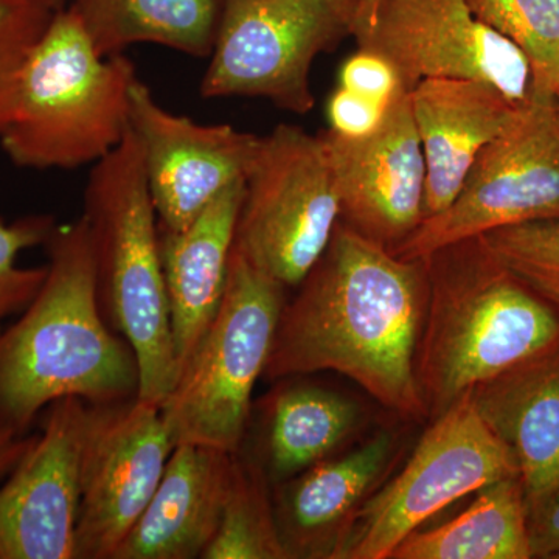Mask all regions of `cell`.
<instances>
[{
	"label": "cell",
	"mask_w": 559,
	"mask_h": 559,
	"mask_svg": "<svg viewBox=\"0 0 559 559\" xmlns=\"http://www.w3.org/2000/svg\"><path fill=\"white\" fill-rule=\"evenodd\" d=\"M283 305L263 378L334 371L406 421L428 411L417 381L429 301L425 260H406L337 223Z\"/></svg>",
	"instance_id": "6da1fadb"
},
{
	"label": "cell",
	"mask_w": 559,
	"mask_h": 559,
	"mask_svg": "<svg viewBox=\"0 0 559 559\" xmlns=\"http://www.w3.org/2000/svg\"><path fill=\"white\" fill-rule=\"evenodd\" d=\"M44 248L43 286L0 330V429L17 436L55 401L112 406L140 389L138 356L102 311L86 221L55 226Z\"/></svg>",
	"instance_id": "7a4b0ae2"
},
{
	"label": "cell",
	"mask_w": 559,
	"mask_h": 559,
	"mask_svg": "<svg viewBox=\"0 0 559 559\" xmlns=\"http://www.w3.org/2000/svg\"><path fill=\"white\" fill-rule=\"evenodd\" d=\"M425 261L429 301L417 381L429 421L477 385L559 349L557 312L484 238L444 246Z\"/></svg>",
	"instance_id": "3957f363"
},
{
	"label": "cell",
	"mask_w": 559,
	"mask_h": 559,
	"mask_svg": "<svg viewBox=\"0 0 559 559\" xmlns=\"http://www.w3.org/2000/svg\"><path fill=\"white\" fill-rule=\"evenodd\" d=\"M138 80L130 58L98 53L66 5L22 62L0 121V146L14 165L33 170L97 164L130 132Z\"/></svg>",
	"instance_id": "277c9868"
},
{
	"label": "cell",
	"mask_w": 559,
	"mask_h": 559,
	"mask_svg": "<svg viewBox=\"0 0 559 559\" xmlns=\"http://www.w3.org/2000/svg\"><path fill=\"white\" fill-rule=\"evenodd\" d=\"M81 216L90 230L103 314L138 356V399L162 407L179 370L162 267L159 219L142 150L131 130L116 150L92 165Z\"/></svg>",
	"instance_id": "5b68a950"
},
{
	"label": "cell",
	"mask_w": 559,
	"mask_h": 559,
	"mask_svg": "<svg viewBox=\"0 0 559 559\" xmlns=\"http://www.w3.org/2000/svg\"><path fill=\"white\" fill-rule=\"evenodd\" d=\"M286 289L231 249L218 312L160 407L175 444L241 450Z\"/></svg>",
	"instance_id": "8992f818"
},
{
	"label": "cell",
	"mask_w": 559,
	"mask_h": 559,
	"mask_svg": "<svg viewBox=\"0 0 559 559\" xmlns=\"http://www.w3.org/2000/svg\"><path fill=\"white\" fill-rule=\"evenodd\" d=\"M536 221H559V106L554 86L532 76L528 97L481 150L454 201L393 253L425 260L444 246Z\"/></svg>",
	"instance_id": "52a82bcc"
},
{
	"label": "cell",
	"mask_w": 559,
	"mask_h": 559,
	"mask_svg": "<svg viewBox=\"0 0 559 559\" xmlns=\"http://www.w3.org/2000/svg\"><path fill=\"white\" fill-rule=\"evenodd\" d=\"M340 216L322 132L282 123L260 135L245 178L234 248L285 288H297L329 246Z\"/></svg>",
	"instance_id": "ba28073f"
},
{
	"label": "cell",
	"mask_w": 559,
	"mask_h": 559,
	"mask_svg": "<svg viewBox=\"0 0 559 559\" xmlns=\"http://www.w3.org/2000/svg\"><path fill=\"white\" fill-rule=\"evenodd\" d=\"M520 477L516 460L468 395L430 426L406 465L360 510L341 559H390L426 521L479 489Z\"/></svg>",
	"instance_id": "9c48e42d"
},
{
	"label": "cell",
	"mask_w": 559,
	"mask_h": 559,
	"mask_svg": "<svg viewBox=\"0 0 559 559\" xmlns=\"http://www.w3.org/2000/svg\"><path fill=\"white\" fill-rule=\"evenodd\" d=\"M347 36V21L330 0H223L201 95L264 98L307 116L316 106V58Z\"/></svg>",
	"instance_id": "30bf717a"
},
{
	"label": "cell",
	"mask_w": 559,
	"mask_h": 559,
	"mask_svg": "<svg viewBox=\"0 0 559 559\" xmlns=\"http://www.w3.org/2000/svg\"><path fill=\"white\" fill-rule=\"evenodd\" d=\"M347 27L358 50L396 69L406 91L428 79H473L511 102L528 97L527 55L477 20L466 0H352Z\"/></svg>",
	"instance_id": "8fae6325"
},
{
	"label": "cell",
	"mask_w": 559,
	"mask_h": 559,
	"mask_svg": "<svg viewBox=\"0 0 559 559\" xmlns=\"http://www.w3.org/2000/svg\"><path fill=\"white\" fill-rule=\"evenodd\" d=\"M175 441L160 406L131 400L95 406L81 476L75 559H112L142 516Z\"/></svg>",
	"instance_id": "7c38bea8"
},
{
	"label": "cell",
	"mask_w": 559,
	"mask_h": 559,
	"mask_svg": "<svg viewBox=\"0 0 559 559\" xmlns=\"http://www.w3.org/2000/svg\"><path fill=\"white\" fill-rule=\"evenodd\" d=\"M0 487V559H75L84 450L95 406L62 399Z\"/></svg>",
	"instance_id": "4fadbf2b"
},
{
	"label": "cell",
	"mask_w": 559,
	"mask_h": 559,
	"mask_svg": "<svg viewBox=\"0 0 559 559\" xmlns=\"http://www.w3.org/2000/svg\"><path fill=\"white\" fill-rule=\"evenodd\" d=\"M130 130L142 150L159 227L171 231L189 227L246 178L260 140L230 124H202L170 112L140 79L131 91Z\"/></svg>",
	"instance_id": "5bb4252c"
},
{
	"label": "cell",
	"mask_w": 559,
	"mask_h": 559,
	"mask_svg": "<svg viewBox=\"0 0 559 559\" xmlns=\"http://www.w3.org/2000/svg\"><path fill=\"white\" fill-rule=\"evenodd\" d=\"M329 145L340 221L382 248L396 250L425 219L426 160L409 91L390 103L373 134L347 139L322 131Z\"/></svg>",
	"instance_id": "9a60e30c"
},
{
	"label": "cell",
	"mask_w": 559,
	"mask_h": 559,
	"mask_svg": "<svg viewBox=\"0 0 559 559\" xmlns=\"http://www.w3.org/2000/svg\"><path fill=\"white\" fill-rule=\"evenodd\" d=\"M401 451L399 430L382 428L272 487L289 559H341L367 500L389 479Z\"/></svg>",
	"instance_id": "2e32d148"
},
{
	"label": "cell",
	"mask_w": 559,
	"mask_h": 559,
	"mask_svg": "<svg viewBox=\"0 0 559 559\" xmlns=\"http://www.w3.org/2000/svg\"><path fill=\"white\" fill-rule=\"evenodd\" d=\"M237 452L176 444L142 516L112 559H202L229 496Z\"/></svg>",
	"instance_id": "e0dca14e"
},
{
	"label": "cell",
	"mask_w": 559,
	"mask_h": 559,
	"mask_svg": "<svg viewBox=\"0 0 559 559\" xmlns=\"http://www.w3.org/2000/svg\"><path fill=\"white\" fill-rule=\"evenodd\" d=\"M409 98L426 160L428 218L454 201L481 150L498 138L521 103L473 79L423 80Z\"/></svg>",
	"instance_id": "ac0fdd59"
},
{
	"label": "cell",
	"mask_w": 559,
	"mask_h": 559,
	"mask_svg": "<svg viewBox=\"0 0 559 559\" xmlns=\"http://www.w3.org/2000/svg\"><path fill=\"white\" fill-rule=\"evenodd\" d=\"M242 197L245 179L224 190L186 229L159 227L179 374L197 352L223 300Z\"/></svg>",
	"instance_id": "d6986e66"
},
{
	"label": "cell",
	"mask_w": 559,
	"mask_h": 559,
	"mask_svg": "<svg viewBox=\"0 0 559 559\" xmlns=\"http://www.w3.org/2000/svg\"><path fill=\"white\" fill-rule=\"evenodd\" d=\"M488 428L516 460L527 510L559 488V349L471 390Z\"/></svg>",
	"instance_id": "ffe728a7"
},
{
	"label": "cell",
	"mask_w": 559,
	"mask_h": 559,
	"mask_svg": "<svg viewBox=\"0 0 559 559\" xmlns=\"http://www.w3.org/2000/svg\"><path fill=\"white\" fill-rule=\"evenodd\" d=\"M257 454L272 487L344 450L366 426L358 401L297 377L282 378L261 401Z\"/></svg>",
	"instance_id": "44dd1931"
},
{
	"label": "cell",
	"mask_w": 559,
	"mask_h": 559,
	"mask_svg": "<svg viewBox=\"0 0 559 559\" xmlns=\"http://www.w3.org/2000/svg\"><path fill=\"white\" fill-rule=\"evenodd\" d=\"M102 57L132 44H159L209 58L218 33L223 0H70Z\"/></svg>",
	"instance_id": "7402d4cb"
},
{
	"label": "cell",
	"mask_w": 559,
	"mask_h": 559,
	"mask_svg": "<svg viewBox=\"0 0 559 559\" xmlns=\"http://www.w3.org/2000/svg\"><path fill=\"white\" fill-rule=\"evenodd\" d=\"M528 510L520 477L476 492L462 513L436 528H418L390 559H530Z\"/></svg>",
	"instance_id": "603a6c76"
},
{
	"label": "cell",
	"mask_w": 559,
	"mask_h": 559,
	"mask_svg": "<svg viewBox=\"0 0 559 559\" xmlns=\"http://www.w3.org/2000/svg\"><path fill=\"white\" fill-rule=\"evenodd\" d=\"M202 559H289L278 532L271 481L242 451L235 457L219 527Z\"/></svg>",
	"instance_id": "cb8c5ba5"
},
{
	"label": "cell",
	"mask_w": 559,
	"mask_h": 559,
	"mask_svg": "<svg viewBox=\"0 0 559 559\" xmlns=\"http://www.w3.org/2000/svg\"><path fill=\"white\" fill-rule=\"evenodd\" d=\"M477 20L510 39L532 62L535 79L559 80V0H466Z\"/></svg>",
	"instance_id": "d4e9b609"
},
{
	"label": "cell",
	"mask_w": 559,
	"mask_h": 559,
	"mask_svg": "<svg viewBox=\"0 0 559 559\" xmlns=\"http://www.w3.org/2000/svg\"><path fill=\"white\" fill-rule=\"evenodd\" d=\"M507 270L547 301L559 318V221H536L481 235Z\"/></svg>",
	"instance_id": "484cf974"
},
{
	"label": "cell",
	"mask_w": 559,
	"mask_h": 559,
	"mask_svg": "<svg viewBox=\"0 0 559 559\" xmlns=\"http://www.w3.org/2000/svg\"><path fill=\"white\" fill-rule=\"evenodd\" d=\"M55 226V219L47 215L24 216L13 223L0 218V330L7 319L21 314L31 305L47 275V264L21 267L17 257L24 250L44 246Z\"/></svg>",
	"instance_id": "4316f807"
},
{
	"label": "cell",
	"mask_w": 559,
	"mask_h": 559,
	"mask_svg": "<svg viewBox=\"0 0 559 559\" xmlns=\"http://www.w3.org/2000/svg\"><path fill=\"white\" fill-rule=\"evenodd\" d=\"M53 14L55 10L33 0H0V121L22 62Z\"/></svg>",
	"instance_id": "83f0119b"
},
{
	"label": "cell",
	"mask_w": 559,
	"mask_h": 559,
	"mask_svg": "<svg viewBox=\"0 0 559 559\" xmlns=\"http://www.w3.org/2000/svg\"><path fill=\"white\" fill-rule=\"evenodd\" d=\"M389 106L390 103L373 100L337 86L326 102L329 130L341 138H367L381 127L388 116Z\"/></svg>",
	"instance_id": "f1b7e54d"
},
{
	"label": "cell",
	"mask_w": 559,
	"mask_h": 559,
	"mask_svg": "<svg viewBox=\"0 0 559 559\" xmlns=\"http://www.w3.org/2000/svg\"><path fill=\"white\" fill-rule=\"evenodd\" d=\"M337 86L382 103H392L396 95L406 91L399 72L385 58L364 50L344 61Z\"/></svg>",
	"instance_id": "f546056e"
},
{
	"label": "cell",
	"mask_w": 559,
	"mask_h": 559,
	"mask_svg": "<svg viewBox=\"0 0 559 559\" xmlns=\"http://www.w3.org/2000/svg\"><path fill=\"white\" fill-rule=\"evenodd\" d=\"M528 535L533 558H559V488L528 511Z\"/></svg>",
	"instance_id": "4dcf8cb0"
},
{
	"label": "cell",
	"mask_w": 559,
	"mask_h": 559,
	"mask_svg": "<svg viewBox=\"0 0 559 559\" xmlns=\"http://www.w3.org/2000/svg\"><path fill=\"white\" fill-rule=\"evenodd\" d=\"M36 436H17L11 430L0 429V479L7 477L22 455L28 451Z\"/></svg>",
	"instance_id": "1f68e13d"
},
{
	"label": "cell",
	"mask_w": 559,
	"mask_h": 559,
	"mask_svg": "<svg viewBox=\"0 0 559 559\" xmlns=\"http://www.w3.org/2000/svg\"><path fill=\"white\" fill-rule=\"evenodd\" d=\"M33 2L43 3V5L49 7L51 10H61L68 5V0H33Z\"/></svg>",
	"instance_id": "d6a6232c"
},
{
	"label": "cell",
	"mask_w": 559,
	"mask_h": 559,
	"mask_svg": "<svg viewBox=\"0 0 559 559\" xmlns=\"http://www.w3.org/2000/svg\"><path fill=\"white\" fill-rule=\"evenodd\" d=\"M330 2L333 3L334 7H336L337 11H340L342 16L345 17V21H347V11L349 2H352V0H330Z\"/></svg>",
	"instance_id": "836d02e7"
},
{
	"label": "cell",
	"mask_w": 559,
	"mask_h": 559,
	"mask_svg": "<svg viewBox=\"0 0 559 559\" xmlns=\"http://www.w3.org/2000/svg\"><path fill=\"white\" fill-rule=\"evenodd\" d=\"M554 91H555V97H557V102H558V106H559V80L557 81V83H555Z\"/></svg>",
	"instance_id": "e575fe53"
}]
</instances>
